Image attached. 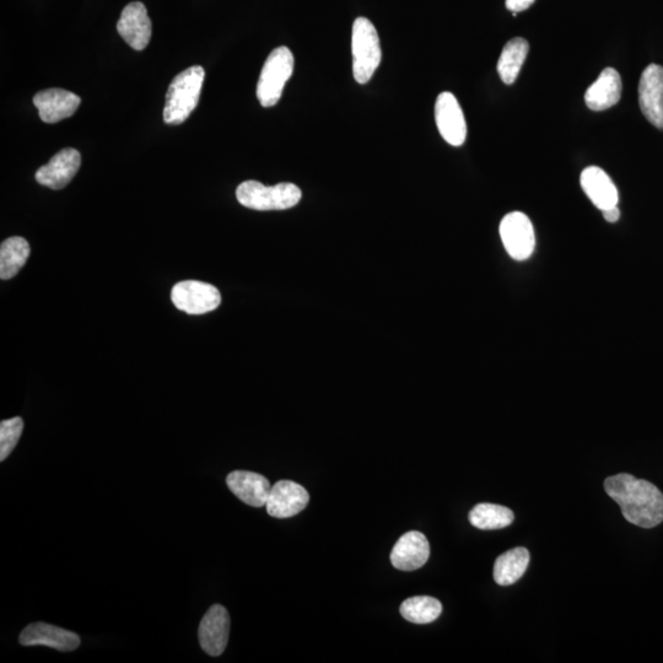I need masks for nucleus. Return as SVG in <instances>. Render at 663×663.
Segmentation results:
<instances>
[{
  "label": "nucleus",
  "instance_id": "1",
  "mask_svg": "<svg viewBox=\"0 0 663 663\" xmlns=\"http://www.w3.org/2000/svg\"><path fill=\"white\" fill-rule=\"evenodd\" d=\"M605 489L621 506L624 519L635 526L654 528L663 521V494L656 485L621 473L606 479Z\"/></svg>",
  "mask_w": 663,
  "mask_h": 663
},
{
  "label": "nucleus",
  "instance_id": "2",
  "mask_svg": "<svg viewBox=\"0 0 663 663\" xmlns=\"http://www.w3.org/2000/svg\"><path fill=\"white\" fill-rule=\"evenodd\" d=\"M206 70L194 66L183 70L172 80L166 94L164 121L167 125H181L196 109L201 97Z\"/></svg>",
  "mask_w": 663,
  "mask_h": 663
},
{
  "label": "nucleus",
  "instance_id": "3",
  "mask_svg": "<svg viewBox=\"0 0 663 663\" xmlns=\"http://www.w3.org/2000/svg\"><path fill=\"white\" fill-rule=\"evenodd\" d=\"M237 201L253 210H285L296 206L303 198V192L294 183H279L273 187L258 181L242 182L236 190Z\"/></svg>",
  "mask_w": 663,
  "mask_h": 663
},
{
  "label": "nucleus",
  "instance_id": "4",
  "mask_svg": "<svg viewBox=\"0 0 663 663\" xmlns=\"http://www.w3.org/2000/svg\"><path fill=\"white\" fill-rule=\"evenodd\" d=\"M353 75L359 84H366L379 68L382 51L379 34L369 19L358 18L352 35Z\"/></svg>",
  "mask_w": 663,
  "mask_h": 663
},
{
  "label": "nucleus",
  "instance_id": "5",
  "mask_svg": "<svg viewBox=\"0 0 663 663\" xmlns=\"http://www.w3.org/2000/svg\"><path fill=\"white\" fill-rule=\"evenodd\" d=\"M294 55L288 47H278L268 56L257 85V97L263 107L278 104L285 84L294 73Z\"/></svg>",
  "mask_w": 663,
  "mask_h": 663
},
{
  "label": "nucleus",
  "instance_id": "6",
  "mask_svg": "<svg viewBox=\"0 0 663 663\" xmlns=\"http://www.w3.org/2000/svg\"><path fill=\"white\" fill-rule=\"evenodd\" d=\"M171 300L176 309L188 315H204L218 309L221 295L212 284L185 280L172 288Z\"/></svg>",
  "mask_w": 663,
  "mask_h": 663
},
{
  "label": "nucleus",
  "instance_id": "7",
  "mask_svg": "<svg viewBox=\"0 0 663 663\" xmlns=\"http://www.w3.org/2000/svg\"><path fill=\"white\" fill-rule=\"evenodd\" d=\"M500 236L506 252L515 261H526L535 251V230L530 218L521 212L505 215L500 223Z\"/></svg>",
  "mask_w": 663,
  "mask_h": 663
},
{
  "label": "nucleus",
  "instance_id": "8",
  "mask_svg": "<svg viewBox=\"0 0 663 663\" xmlns=\"http://www.w3.org/2000/svg\"><path fill=\"white\" fill-rule=\"evenodd\" d=\"M435 121L441 137L452 147H461L466 142L467 125L465 115L454 94L445 91L436 99Z\"/></svg>",
  "mask_w": 663,
  "mask_h": 663
},
{
  "label": "nucleus",
  "instance_id": "9",
  "mask_svg": "<svg viewBox=\"0 0 663 663\" xmlns=\"http://www.w3.org/2000/svg\"><path fill=\"white\" fill-rule=\"evenodd\" d=\"M639 105L646 120L656 128H663V68L650 64L641 74Z\"/></svg>",
  "mask_w": 663,
  "mask_h": 663
},
{
  "label": "nucleus",
  "instance_id": "10",
  "mask_svg": "<svg viewBox=\"0 0 663 663\" xmlns=\"http://www.w3.org/2000/svg\"><path fill=\"white\" fill-rule=\"evenodd\" d=\"M230 616L226 608L214 605L208 609L199 624V644L210 656H220L228 645L230 635Z\"/></svg>",
  "mask_w": 663,
  "mask_h": 663
},
{
  "label": "nucleus",
  "instance_id": "11",
  "mask_svg": "<svg viewBox=\"0 0 663 663\" xmlns=\"http://www.w3.org/2000/svg\"><path fill=\"white\" fill-rule=\"evenodd\" d=\"M309 501L310 495L303 485L291 481H279L273 485L269 493L266 508L272 517L288 519L304 511Z\"/></svg>",
  "mask_w": 663,
  "mask_h": 663
},
{
  "label": "nucleus",
  "instance_id": "12",
  "mask_svg": "<svg viewBox=\"0 0 663 663\" xmlns=\"http://www.w3.org/2000/svg\"><path fill=\"white\" fill-rule=\"evenodd\" d=\"M118 34L136 51H143L152 39V20L145 5L129 3L117 23Z\"/></svg>",
  "mask_w": 663,
  "mask_h": 663
},
{
  "label": "nucleus",
  "instance_id": "13",
  "mask_svg": "<svg viewBox=\"0 0 663 663\" xmlns=\"http://www.w3.org/2000/svg\"><path fill=\"white\" fill-rule=\"evenodd\" d=\"M82 165V155L78 150L67 148L61 150L36 172V181L52 190H62L77 175Z\"/></svg>",
  "mask_w": 663,
  "mask_h": 663
},
{
  "label": "nucleus",
  "instance_id": "14",
  "mask_svg": "<svg viewBox=\"0 0 663 663\" xmlns=\"http://www.w3.org/2000/svg\"><path fill=\"white\" fill-rule=\"evenodd\" d=\"M19 643L23 646H48L62 652L74 651L79 648L78 634L47 623L37 622L26 627L20 634Z\"/></svg>",
  "mask_w": 663,
  "mask_h": 663
},
{
  "label": "nucleus",
  "instance_id": "15",
  "mask_svg": "<svg viewBox=\"0 0 663 663\" xmlns=\"http://www.w3.org/2000/svg\"><path fill=\"white\" fill-rule=\"evenodd\" d=\"M430 557V544L422 532H407L398 539L391 553L393 567L402 571H414L424 567Z\"/></svg>",
  "mask_w": 663,
  "mask_h": 663
},
{
  "label": "nucleus",
  "instance_id": "16",
  "mask_svg": "<svg viewBox=\"0 0 663 663\" xmlns=\"http://www.w3.org/2000/svg\"><path fill=\"white\" fill-rule=\"evenodd\" d=\"M82 104L78 95L63 89L40 91L34 97V105L45 123H58L72 117Z\"/></svg>",
  "mask_w": 663,
  "mask_h": 663
},
{
  "label": "nucleus",
  "instance_id": "17",
  "mask_svg": "<svg viewBox=\"0 0 663 663\" xmlns=\"http://www.w3.org/2000/svg\"><path fill=\"white\" fill-rule=\"evenodd\" d=\"M226 484L233 494L245 504L253 508L266 506L271 482L262 474L249 471H234L226 477Z\"/></svg>",
  "mask_w": 663,
  "mask_h": 663
},
{
  "label": "nucleus",
  "instance_id": "18",
  "mask_svg": "<svg viewBox=\"0 0 663 663\" xmlns=\"http://www.w3.org/2000/svg\"><path fill=\"white\" fill-rule=\"evenodd\" d=\"M581 187L598 209L617 207L619 194L616 185L601 167H587L581 174Z\"/></svg>",
  "mask_w": 663,
  "mask_h": 663
},
{
  "label": "nucleus",
  "instance_id": "19",
  "mask_svg": "<svg viewBox=\"0 0 663 663\" xmlns=\"http://www.w3.org/2000/svg\"><path fill=\"white\" fill-rule=\"evenodd\" d=\"M622 96V79L616 69L606 68L587 89L585 102L590 110L601 112L617 105Z\"/></svg>",
  "mask_w": 663,
  "mask_h": 663
},
{
  "label": "nucleus",
  "instance_id": "20",
  "mask_svg": "<svg viewBox=\"0 0 663 663\" xmlns=\"http://www.w3.org/2000/svg\"><path fill=\"white\" fill-rule=\"evenodd\" d=\"M530 564V552L526 548H514L501 554L494 565V580L500 586H510L519 581Z\"/></svg>",
  "mask_w": 663,
  "mask_h": 663
},
{
  "label": "nucleus",
  "instance_id": "21",
  "mask_svg": "<svg viewBox=\"0 0 663 663\" xmlns=\"http://www.w3.org/2000/svg\"><path fill=\"white\" fill-rule=\"evenodd\" d=\"M30 245L24 237H10L0 247V278L12 279L18 274L28 261Z\"/></svg>",
  "mask_w": 663,
  "mask_h": 663
},
{
  "label": "nucleus",
  "instance_id": "22",
  "mask_svg": "<svg viewBox=\"0 0 663 663\" xmlns=\"http://www.w3.org/2000/svg\"><path fill=\"white\" fill-rule=\"evenodd\" d=\"M530 45L522 37H516L506 43L498 62V73L506 85L515 83L526 61Z\"/></svg>",
  "mask_w": 663,
  "mask_h": 663
},
{
  "label": "nucleus",
  "instance_id": "23",
  "mask_svg": "<svg viewBox=\"0 0 663 663\" xmlns=\"http://www.w3.org/2000/svg\"><path fill=\"white\" fill-rule=\"evenodd\" d=\"M472 526L483 531L501 530L514 521L515 516L509 508L494 504H478L470 512Z\"/></svg>",
  "mask_w": 663,
  "mask_h": 663
},
{
  "label": "nucleus",
  "instance_id": "24",
  "mask_svg": "<svg viewBox=\"0 0 663 663\" xmlns=\"http://www.w3.org/2000/svg\"><path fill=\"white\" fill-rule=\"evenodd\" d=\"M402 617L415 624H429L441 616L442 605L439 600L429 596L408 598L400 608Z\"/></svg>",
  "mask_w": 663,
  "mask_h": 663
},
{
  "label": "nucleus",
  "instance_id": "25",
  "mask_svg": "<svg viewBox=\"0 0 663 663\" xmlns=\"http://www.w3.org/2000/svg\"><path fill=\"white\" fill-rule=\"evenodd\" d=\"M24 420L15 417L0 423V461H5L12 454L23 434Z\"/></svg>",
  "mask_w": 663,
  "mask_h": 663
},
{
  "label": "nucleus",
  "instance_id": "26",
  "mask_svg": "<svg viewBox=\"0 0 663 663\" xmlns=\"http://www.w3.org/2000/svg\"><path fill=\"white\" fill-rule=\"evenodd\" d=\"M533 3L535 0H506V8L516 16L517 13L525 12Z\"/></svg>",
  "mask_w": 663,
  "mask_h": 663
},
{
  "label": "nucleus",
  "instance_id": "27",
  "mask_svg": "<svg viewBox=\"0 0 663 663\" xmlns=\"http://www.w3.org/2000/svg\"><path fill=\"white\" fill-rule=\"evenodd\" d=\"M602 213H603V218H605L608 221V223H616V221H618L619 218H621V210L618 209V206L602 210Z\"/></svg>",
  "mask_w": 663,
  "mask_h": 663
}]
</instances>
